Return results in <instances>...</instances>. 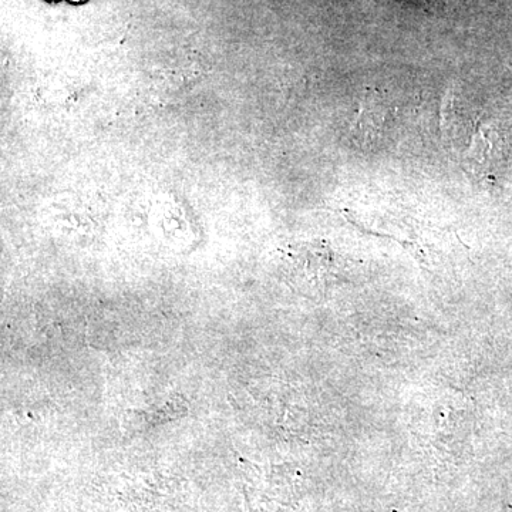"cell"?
I'll use <instances>...</instances> for the list:
<instances>
[{
    "mask_svg": "<svg viewBox=\"0 0 512 512\" xmlns=\"http://www.w3.org/2000/svg\"><path fill=\"white\" fill-rule=\"evenodd\" d=\"M434 2L439 3L444 8H453V6L463 5L466 0H434Z\"/></svg>",
    "mask_w": 512,
    "mask_h": 512,
    "instance_id": "cell-1",
    "label": "cell"
}]
</instances>
